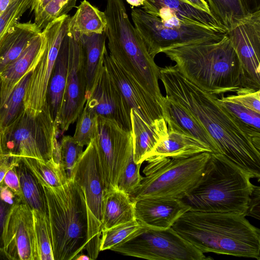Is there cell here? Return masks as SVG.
<instances>
[{
    "instance_id": "cell-1",
    "label": "cell",
    "mask_w": 260,
    "mask_h": 260,
    "mask_svg": "<svg viewBox=\"0 0 260 260\" xmlns=\"http://www.w3.org/2000/svg\"><path fill=\"white\" fill-rule=\"evenodd\" d=\"M166 95L187 110L204 127L228 159L260 178V150L243 127L217 101L182 76L175 66L159 68Z\"/></svg>"
},
{
    "instance_id": "cell-2",
    "label": "cell",
    "mask_w": 260,
    "mask_h": 260,
    "mask_svg": "<svg viewBox=\"0 0 260 260\" xmlns=\"http://www.w3.org/2000/svg\"><path fill=\"white\" fill-rule=\"evenodd\" d=\"M164 53L179 73L199 88L220 95L248 87L240 61L226 34L219 40L173 47Z\"/></svg>"
},
{
    "instance_id": "cell-3",
    "label": "cell",
    "mask_w": 260,
    "mask_h": 260,
    "mask_svg": "<svg viewBox=\"0 0 260 260\" xmlns=\"http://www.w3.org/2000/svg\"><path fill=\"white\" fill-rule=\"evenodd\" d=\"M172 228L203 253L260 259V230L242 215L189 210Z\"/></svg>"
},
{
    "instance_id": "cell-4",
    "label": "cell",
    "mask_w": 260,
    "mask_h": 260,
    "mask_svg": "<svg viewBox=\"0 0 260 260\" xmlns=\"http://www.w3.org/2000/svg\"><path fill=\"white\" fill-rule=\"evenodd\" d=\"M246 172L221 154L211 153L198 182L181 200L190 211L246 216L254 185Z\"/></svg>"
},
{
    "instance_id": "cell-5",
    "label": "cell",
    "mask_w": 260,
    "mask_h": 260,
    "mask_svg": "<svg viewBox=\"0 0 260 260\" xmlns=\"http://www.w3.org/2000/svg\"><path fill=\"white\" fill-rule=\"evenodd\" d=\"M45 193L54 260H71L85 249L87 209L82 188L73 179L59 187L42 185Z\"/></svg>"
},
{
    "instance_id": "cell-6",
    "label": "cell",
    "mask_w": 260,
    "mask_h": 260,
    "mask_svg": "<svg viewBox=\"0 0 260 260\" xmlns=\"http://www.w3.org/2000/svg\"><path fill=\"white\" fill-rule=\"evenodd\" d=\"M105 30L110 55L161 105L159 67L131 23L123 0H106Z\"/></svg>"
},
{
    "instance_id": "cell-7",
    "label": "cell",
    "mask_w": 260,
    "mask_h": 260,
    "mask_svg": "<svg viewBox=\"0 0 260 260\" xmlns=\"http://www.w3.org/2000/svg\"><path fill=\"white\" fill-rule=\"evenodd\" d=\"M210 152L187 158L155 157L146 159L140 184L129 196L132 202L145 198L181 200L196 185L209 159Z\"/></svg>"
},
{
    "instance_id": "cell-8",
    "label": "cell",
    "mask_w": 260,
    "mask_h": 260,
    "mask_svg": "<svg viewBox=\"0 0 260 260\" xmlns=\"http://www.w3.org/2000/svg\"><path fill=\"white\" fill-rule=\"evenodd\" d=\"M58 129L47 103L35 115L24 111L0 134V155L49 160L58 142Z\"/></svg>"
},
{
    "instance_id": "cell-9",
    "label": "cell",
    "mask_w": 260,
    "mask_h": 260,
    "mask_svg": "<svg viewBox=\"0 0 260 260\" xmlns=\"http://www.w3.org/2000/svg\"><path fill=\"white\" fill-rule=\"evenodd\" d=\"M110 250L150 260H205L209 258L172 228L140 227Z\"/></svg>"
},
{
    "instance_id": "cell-10",
    "label": "cell",
    "mask_w": 260,
    "mask_h": 260,
    "mask_svg": "<svg viewBox=\"0 0 260 260\" xmlns=\"http://www.w3.org/2000/svg\"><path fill=\"white\" fill-rule=\"evenodd\" d=\"M131 17L135 29L153 58L170 48L199 42L219 40L226 34V30L197 24L176 26L165 23L140 8L133 9Z\"/></svg>"
},
{
    "instance_id": "cell-11",
    "label": "cell",
    "mask_w": 260,
    "mask_h": 260,
    "mask_svg": "<svg viewBox=\"0 0 260 260\" xmlns=\"http://www.w3.org/2000/svg\"><path fill=\"white\" fill-rule=\"evenodd\" d=\"M71 179L84 192L88 220V242L85 250L91 259L94 260L100 251L102 204L105 190L93 139L83 151Z\"/></svg>"
},
{
    "instance_id": "cell-12",
    "label": "cell",
    "mask_w": 260,
    "mask_h": 260,
    "mask_svg": "<svg viewBox=\"0 0 260 260\" xmlns=\"http://www.w3.org/2000/svg\"><path fill=\"white\" fill-rule=\"evenodd\" d=\"M93 140L105 190L117 189L118 179L133 152L131 132L113 120L98 116Z\"/></svg>"
},
{
    "instance_id": "cell-13",
    "label": "cell",
    "mask_w": 260,
    "mask_h": 260,
    "mask_svg": "<svg viewBox=\"0 0 260 260\" xmlns=\"http://www.w3.org/2000/svg\"><path fill=\"white\" fill-rule=\"evenodd\" d=\"M70 17L68 14L62 16L43 30L46 38V47L31 73L24 96L25 111L30 114H38L47 104L49 82Z\"/></svg>"
},
{
    "instance_id": "cell-14",
    "label": "cell",
    "mask_w": 260,
    "mask_h": 260,
    "mask_svg": "<svg viewBox=\"0 0 260 260\" xmlns=\"http://www.w3.org/2000/svg\"><path fill=\"white\" fill-rule=\"evenodd\" d=\"M69 30L68 71L61 105L55 123L62 133L77 120L87 99L86 77L81 45L75 34Z\"/></svg>"
},
{
    "instance_id": "cell-15",
    "label": "cell",
    "mask_w": 260,
    "mask_h": 260,
    "mask_svg": "<svg viewBox=\"0 0 260 260\" xmlns=\"http://www.w3.org/2000/svg\"><path fill=\"white\" fill-rule=\"evenodd\" d=\"M248 87H260V10L246 15L226 31Z\"/></svg>"
},
{
    "instance_id": "cell-16",
    "label": "cell",
    "mask_w": 260,
    "mask_h": 260,
    "mask_svg": "<svg viewBox=\"0 0 260 260\" xmlns=\"http://www.w3.org/2000/svg\"><path fill=\"white\" fill-rule=\"evenodd\" d=\"M85 106L98 116L113 120L131 132V109L104 64L103 58Z\"/></svg>"
},
{
    "instance_id": "cell-17",
    "label": "cell",
    "mask_w": 260,
    "mask_h": 260,
    "mask_svg": "<svg viewBox=\"0 0 260 260\" xmlns=\"http://www.w3.org/2000/svg\"><path fill=\"white\" fill-rule=\"evenodd\" d=\"M2 239L3 248L11 260H35L32 211L26 204L11 206Z\"/></svg>"
},
{
    "instance_id": "cell-18",
    "label": "cell",
    "mask_w": 260,
    "mask_h": 260,
    "mask_svg": "<svg viewBox=\"0 0 260 260\" xmlns=\"http://www.w3.org/2000/svg\"><path fill=\"white\" fill-rule=\"evenodd\" d=\"M103 62L131 109L135 110L149 124L163 118L159 102L110 55L107 48Z\"/></svg>"
},
{
    "instance_id": "cell-19",
    "label": "cell",
    "mask_w": 260,
    "mask_h": 260,
    "mask_svg": "<svg viewBox=\"0 0 260 260\" xmlns=\"http://www.w3.org/2000/svg\"><path fill=\"white\" fill-rule=\"evenodd\" d=\"M134 203L135 218L141 225L158 229L172 228L190 207L181 200L145 198Z\"/></svg>"
},
{
    "instance_id": "cell-20",
    "label": "cell",
    "mask_w": 260,
    "mask_h": 260,
    "mask_svg": "<svg viewBox=\"0 0 260 260\" xmlns=\"http://www.w3.org/2000/svg\"><path fill=\"white\" fill-rule=\"evenodd\" d=\"M46 44L42 30L35 36L20 55L0 73V106L20 80L32 71L42 56Z\"/></svg>"
},
{
    "instance_id": "cell-21",
    "label": "cell",
    "mask_w": 260,
    "mask_h": 260,
    "mask_svg": "<svg viewBox=\"0 0 260 260\" xmlns=\"http://www.w3.org/2000/svg\"><path fill=\"white\" fill-rule=\"evenodd\" d=\"M142 6L144 11L161 20L177 16L186 23L226 30L211 13L182 0H144Z\"/></svg>"
},
{
    "instance_id": "cell-22",
    "label": "cell",
    "mask_w": 260,
    "mask_h": 260,
    "mask_svg": "<svg viewBox=\"0 0 260 260\" xmlns=\"http://www.w3.org/2000/svg\"><path fill=\"white\" fill-rule=\"evenodd\" d=\"M161 107L169 129L191 136L207 145L212 153L220 154L213 138L187 110L167 95L163 96Z\"/></svg>"
},
{
    "instance_id": "cell-23",
    "label": "cell",
    "mask_w": 260,
    "mask_h": 260,
    "mask_svg": "<svg viewBox=\"0 0 260 260\" xmlns=\"http://www.w3.org/2000/svg\"><path fill=\"white\" fill-rule=\"evenodd\" d=\"M131 119L134 160L136 164H142L148 154L165 137L168 126L164 118L147 123L134 109L131 110Z\"/></svg>"
},
{
    "instance_id": "cell-24",
    "label": "cell",
    "mask_w": 260,
    "mask_h": 260,
    "mask_svg": "<svg viewBox=\"0 0 260 260\" xmlns=\"http://www.w3.org/2000/svg\"><path fill=\"white\" fill-rule=\"evenodd\" d=\"M205 152L212 153L205 143L189 135L168 129L165 137L148 154L145 160L155 157L187 158Z\"/></svg>"
},
{
    "instance_id": "cell-25",
    "label": "cell",
    "mask_w": 260,
    "mask_h": 260,
    "mask_svg": "<svg viewBox=\"0 0 260 260\" xmlns=\"http://www.w3.org/2000/svg\"><path fill=\"white\" fill-rule=\"evenodd\" d=\"M41 30L35 22H17L0 40V73L16 59Z\"/></svg>"
},
{
    "instance_id": "cell-26",
    "label": "cell",
    "mask_w": 260,
    "mask_h": 260,
    "mask_svg": "<svg viewBox=\"0 0 260 260\" xmlns=\"http://www.w3.org/2000/svg\"><path fill=\"white\" fill-rule=\"evenodd\" d=\"M69 55V27L62 41L49 82L47 103L52 118L55 120L59 111L68 75Z\"/></svg>"
},
{
    "instance_id": "cell-27",
    "label": "cell",
    "mask_w": 260,
    "mask_h": 260,
    "mask_svg": "<svg viewBox=\"0 0 260 260\" xmlns=\"http://www.w3.org/2000/svg\"><path fill=\"white\" fill-rule=\"evenodd\" d=\"M135 219L134 203L127 194L118 189L105 191L102 204V231Z\"/></svg>"
},
{
    "instance_id": "cell-28",
    "label": "cell",
    "mask_w": 260,
    "mask_h": 260,
    "mask_svg": "<svg viewBox=\"0 0 260 260\" xmlns=\"http://www.w3.org/2000/svg\"><path fill=\"white\" fill-rule=\"evenodd\" d=\"M74 33L77 36L83 50L86 77V96L87 99L106 48V34L105 31L102 33H91L81 35Z\"/></svg>"
},
{
    "instance_id": "cell-29",
    "label": "cell",
    "mask_w": 260,
    "mask_h": 260,
    "mask_svg": "<svg viewBox=\"0 0 260 260\" xmlns=\"http://www.w3.org/2000/svg\"><path fill=\"white\" fill-rule=\"evenodd\" d=\"M15 168L22 196V203L32 210L47 214L46 197L41 183L21 159H17Z\"/></svg>"
},
{
    "instance_id": "cell-30",
    "label": "cell",
    "mask_w": 260,
    "mask_h": 260,
    "mask_svg": "<svg viewBox=\"0 0 260 260\" xmlns=\"http://www.w3.org/2000/svg\"><path fill=\"white\" fill-rule=\"evenodd\" d=\"M105 12L99 10L87 1L83 0L77 11L70 17L69 27L73 32L81 35L91 33H102L107 27Z\"/></svg>"
},
{
    "instance_id": "cell-31",
    "label": "cell",
    "mask_w": 260,
    "mask_h": 260,
    "mask_svg": "<svg viewBox=\"0 0 260 260\" xmlns=\"http://www.w3.org/2000/svg\"><path fill=\"white\" fill-rule=\"evenodd\" d=\"M217 102L224 108L243 127L255 146L260 150V113L243 105L217 97Z\"/></svg>"
},
{
    "instance_id": "cell-32",
    "label": "cell",
    "mask_w": 260,
    "mask_h": 260,
    "mask_svg": "<svg viewBox=\"0 0 260 260\" xmlns=\"http://www.w3.org/2000/svg\"><path fill=\"white\" fill-rule=\"evenodd\" d=\"M32 71L27 73L20 80L7 99L0 106V134L25 111L24 96Z\"/></svg>"
},
{
    "instance_id": "cell-33",
    "label": "cell",
    "mask_w": 260,
    "mask_h": 260,
    "mask_svg": "<svg viewBox=\"0 0 260 260\" xmlns=\"http://www.w3.org/2000/svg\"><path fill=\"white\" fill-rule=\"evenodd\" d=\"M21 159L43 185L59 187L69 180L64 170L52 158L48 161L27 157Z\"/></svg>"
},
{
    "instance_id": "cell-34",
    "label": "cell",
    "mask_w": 260,
    "mask_h": 260,
    "mask_svg": "<svg viewBox=\"0 0 260 260\" xmlns=\"http://www.w3.org/2000/svg\"><path fill=\"white\" fill-rule=\"evenodd\" d=\"M32 211L35 260H54L48 215L36 210Z\"/></svg>"
},
{
    "instance_id": "cell-35",
    "label": "cell",
    "mask_w": 260,
    "mask_h": 260,
    "mask_svg": "<svg viewBox=\"0 0 260 260\" xmlns=\"http://www.w3.org/2000/svg\"><path fill=\"white\" fill-rule=\"evenodd\" d=\"M210 13L227 31L233 24L247 15L239 0H207Z\"/></svg>"
},
{
    "instance_id": "cell-36",
    "label": "cell",
    "mask_w": 260,
    "mask_h": 260,
    "mask_svg": "<svg viewBox=\"0 0 260 260\" xmlns=\"http://www.w3.org/2000/svg\"><path fill=\"white\" fill-rule=\"evenodd\" d=\"M83 148L70 136H63L59 142V164L68 179L71 178L73 170L83 154Z\"/></svg>"
},
{
    "instance_id": "cell-37",
    "label": "cell",
    "mask_w": 260,
    "mask_h": 260,
    "mask_svg": "<svg viewBox=\"0 0 260 260\" xmlns=\"http://www.w3.org/2000/svg\"><path fill=\"white\" fill-rule=\"evenodd\" d=\"M98 116L93 111L84 106L77 119L76 129L73 137L79 145L87 146L94 139L96 131Z\"/></svg>"
},
{
    "instance_id": "cell-38",
    "label": "cell",
    "mask_w": 260,
    "mask_h": 260,
    "mask_svg": "<svg viewBox=\"0 0 260 260\" xmlns=\"http://www.w3.org/2000/svg\"><path fill=\"white\" fill-rule=\"evenodd\" d=\"M140 226L141 224L135 219L103 230L100 247V251L110 249L126 239Z\"/></svg>"
},
{
    "instance_id": "cell-39",
    "label": "cell",
    "mask_w": 260,
    "mask_h": 260,
    "mask_svg": "<svg viewBox=\"0 0 260 260\" xmlns=\"http://www.w3.org/2000/svg\"><path fill=\"white\" fill-rule=\"evenodd\" d=\"M77 0H51L44 8L39 15L35 18L34 22L43 30L54 20L68 13L76 6Z\"/></svg>"
},
{
    "instance_id": "cell-40",
    "label": "cell",
    "mask_w": 260,
    "mask_h": 260,
    "mask_svg": "<svg viewBox=\"0 0 260 260\" xmlns=\"http://www.w3.org/2000/svg\"><path fill=\"white\" fill-rule=\"evenodd\" d=\"M32 5L31 0H12L0 16V40Z\"/></svg>"
},
{
    "instance_id": "cell-41",
    "label": "cell",
    "mask_w": 260,
    "mask_h": 260,
    "mask_svg": "<svg viewBox=\"0 0 260 260\" xmlns=\"http://www.w3.org/2000/svg\"><path fill=\"white\" fill-rule=\"evenodd\" d=\"M141 164V163L136 164L134 161L133 152L118 179L117 189L128 196L133 193L142 178V176L140 174Z\"/></svg>"
},
{
    "instance_id": "cell-42",
    "label": "cell",
    "mask_w": 260,
    "mask_h": 260,
    "mask_svg": "<svg viewBox=\"0 0 260 260\" xmlns=\"http://www.w3.org/2000/svg\"><path fill=\"white\" fill-rule=\"evenodd\" d=\"M236 94L223 96L225 100L238 103L243 106L260 113V90L251 87L239 88Z\"/></svg>"
},
{
    "instance_id": "cell-43",
    "label": "cell",
    "mask_w": 260,
    "mask_h": 260,
    "mask_svg": "<svg viewBox=\"0 0 260 260\" xmlns=\"http://www.w3.org/2000/svg\"><path fill=\"white\" fill-rule=\"evenodd\" d=\"M17 160V159L13 158V161L6 173L2 182L14 193L22 203V196L19 178L15 168Z\"/></svg>"
},
{
    "instance_id": "cell-44",
    "label": "cell",
    "mask_w": 260,
    "mask_h": 260,
    "mask_svg": "<svg viewBox=\"0 0 260 260\" xmlns=\"http://www.w3.org/2000/svg\"><path fill=\"white\" fill-rule=\"evenodd\" d=\"M260 215V188L254 185L248 204L246 216L259 219Z\"/></svg>"
},
{
    "instance_id": "cell-45",
    "label": "cell",
    "mask_w": 260,
    "mask_h": 260,
    "mask_svg": "<svg viewBox=\"0 0 260 260\" xmlns=\"http://www.w3.org/2000/svg\"><path fill=\"white\" fill-rule=\"evenodd\" d=\"M0 198L4 202L10 206L21 203L14 193L3 182L0 184Z\"/></svg>"
},
{
    "instance_id": "cell-46",
    "label": "cell",
    "mask_w": 260,
    "mask_h": 260,
    "mask_svg": "<svg viewBox=\"0 0 260 260\" xmlns=\"http://www.w3.org/2000/svg\"><path fill=\"white\" fill-rule=\"evenodd\" d=\"M11 206L4 202L0 198V246L3 247L2 235L5 220Z\"/></svg>"
},
{
    "instance_id": "cell-47",
    "label": "cell",
    "mask_w": 260,
    "mask_h": 260,
    "mask_svg": "<svg viewBox=\"0 0 260 260\" xmlns=\"http://www.w3.org/2000/svg\"><path fill=\"white\" fill-rule=\"evenodd\" d=\"M239 1L246 14L260 10V0H239Z\"/></svg>"
},
{
    "instance_id": "cell-48",
    "label": "cell",
    "mask_w": 260,
    "mask_h": 260,
    "mask_svg": "<svg viewBox=\"0 0 260 260\" xmlns=\"http://www.w3.org/2000/svg\"><path fill=\"white\" fill-rule=\"evenodd\" d=\"M13 161V159L10 157L0 156V184L3 181L6 173L11 166Z\"/></svg>"
},
{
    "instance_id": "cell-49",
    "label": "cell",
    "mask_w": 260,
    "mask_h": 260,
    "mask_svg": "<svg viewBox=\"0 0 260 260\" xmlns=\"http://www.w3.org/2000/svg\"><path fill=\"white\" fill-rule=\"evenodd\" d=\"M51 0H33L32 5L30 8V11H33L35 18L37 17L45 7Z\"/></svg>"
},
{
    "instance_id": "cell-50",
    "label": "cell",
    "mask_w": 260,
    "mask_h": 260,
    "mask_svg": "<svg viewBox=\"0 0 260 260\" xmlns=\"http://www.w3.org/2000/svg\"><path fill=\"white\" fill-rule=\"evenodd\" d=\"M187 4L207 12L210 13L208 3L205 0H182Z\"/></svg>"
},
{
    "instance_id": "cell-51",
    "label": "cell",
    "mask_w": 260,
    "mask_h": 260,
    "mask_svg": "<svg viewBox=\"0 0 260 260\" xmlns=\"http://www.w3.org/2000/svg\"><path fill=\"white\" fill-rule=\"evenodd\" d=\"M12 0H0V16L6 10Z\"/></svg>"
},
{
    "instance_id": "cell-52",
    "label": "cell",
    "mask_w": 260,
    "mask_h": 260,
    "mask_svg": "<svg viewBox=\"0 0 260 260\" xmlns=\"http://www.w3.org/2000/svg\"><path fill=\"white\" fill-rule=\"evenodd\" d=\"M127 3L129 5L138 7L140 6H143L144 0H125Z\"/></svg>"
},
{
    "instance_id": "cell-53",
    "label": "cell",
    "mask_w": 260,
    "mask_h": 260,
    "mask_svg": "<svg viewBox=\"0 0 260 260\" xmlns=\"http://www.w3.org/2000/svg\"><path fill=\"white\" fill-rule=\"evenodd\" d=\"M0 259L11 260V257L6 252L3 247L0 246Z\"/></svg>"
},
{
    "instance_id": "cell-54",
    "label": "cell",
    "mask_w": 260,
    "mask_h": 260,
    "mask_svg": "<svg viewBox=\"0 0 260 260\" xmlns=\"http://www.w3.org/2000/svg\"><path fill=\"white\" fill-rule=\"evenodd\" d=\"M73 259L75 260H91L90 257L87 255H85L83 253H82L81 252L77 254L74 258Z\"/></svg>"
}]
</instances>
